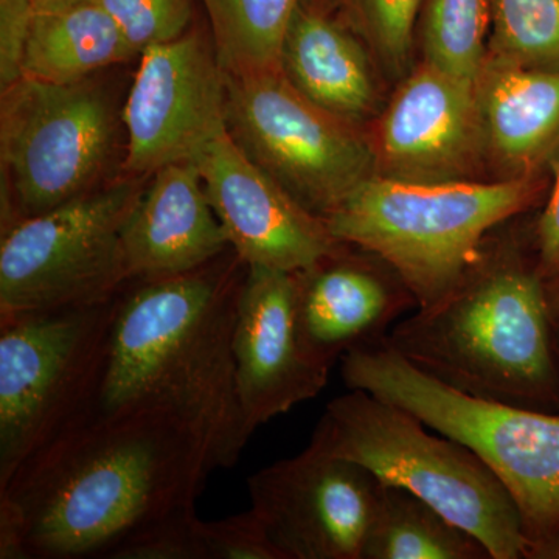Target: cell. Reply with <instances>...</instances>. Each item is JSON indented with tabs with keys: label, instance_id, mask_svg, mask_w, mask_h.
I'll return each instance as SVG.
<instances>
[{
	"label": "cell",
	"instance_id": "20",
	"mask_svg": "<svg viewBox=\"0 0 559 559\" xmlns=\"http://www.w3.org/2000/svg\"><path fill=\"white\" fill-rule=\"evenodd\" d=\"M135 55L95 0H35L22 76L53 84L80 83Z\"/></svg>",
	"mask_w": 559,
	"mask_h": 559
},
{
	"label": "cell",
	"instance_id": "23",
	"mask_svg": "<svg viewBox=\"0 0 559 559\" xmlns=\"http://www.w3.org/2000/svg\"><path fill=\"white\" fill-rule=\"evenodd\" d=\"M487 57L559 72V0H488Z\"/></svg>",
	"mask_w": 559,
	"mask_h": 559
},
{
	"label": "cell",
	"instance_id": "3",
	"mask_svg": "<svg viewBox=\"0 0 559 559\" xmlns=\"http://www.w3.org/2000/svg\"><path fill=\"white\" fill-rule=\"evenodd\" d=\"M441 299L390 330L388 344L451 388L514 406L559 412L557 323L536 259L492 246Z\"/></svg>",
	"mask_w": 559,
	"mask_h": 559
},
{
	"label": "cell",
	"instance_id": "13",
	"mask_svg": "<svg viewBox=\"0 0 559 559\" xmlns=\"http://www.w3.org/2000/svg\"><path fill=\"white\" fill-rule=\"evenodd\" d=\"M194 164L230 248L248 266L304 271L344 248L325 221L261 170L229 130L221 132Z\"/></svg>",
	"mask_w": 559,
	"mask_h": 559
},
{
	"label": "cell",
	"instance_id": "24",
	"mask_svg": "<svg viewBox=\"0 0 559 559\" xmlns=\"http://www.w3.org/2000/svg\"><path fill=\"white\" fill-rule=\"evenodd\" d=\"M426 61L477 80L487 60L488 0H425Z\"/></svg>",
	"mask_w": 559,
	"mask_h": 559
},
{
	"label": "cell",
	"instance_id": "4",
	"mask_svg": "<svg viewBox=\"0 0 559 559\" xmlns=\"http://www.w3.org/2000/svg\"><path fill=\"white\" fill-rule=\"evenodd\" d=\"M340 362L347 389L395 404L473 451L516 503L532 558H549L559 543V412L451 388L419 370L388 341L352 349Z\"/></svg>",
	"mask_w": 559,
	"mask_h": 559
},
{
	"label": "cell",
	"instance_id": "27",
	"mask_svg": "<svg viewBox=\"0 0 559 559\" xmlns=\"http://www.w3.org/2000/svg\"><path fill=\"white\" fill-rule=\"evenodd\" d=\"M197 509L180 511L124 540L109 559H204Z\"/></svg>",
	"mask_w": 559,
	"mask_h": 559
},
{
	"label": "cell",
	"instance_id": "14",
	"mask_svg": "<svg viewBox=\"0 0 559 559\" xmlns=\"http://www.w3.org/2000/svg\"><path fill=\"white\" fill-rule=\"evenodd\" d=\"M234 356L238 401L250 433L325 389L331 367L301 337L293 272L248 266Z\"/></svg>",
	"mask_w": 559,
	"mask_h": 559
},
{
	"label": "cell",
	"instance_id": "15",
	"mask_svg": "<svg viewBox=\"0 0 559 559\" xmlns=\"http://www.w3.org/2000/svg\"><path fill=\"white\" fill-rule=\"evenodd\" d=\"M373 150L388 178L468 179L485 153L477 80L425 60L390 102Z\"/></svg>",
	"mask_w": 559,
	"mask_h": 559
},
{
	"label": "cell",
	"instance_id": "12",
	"mask_svg": "<svg viewBox=\"0 0 559 559\" xmlns=\"http://www.w3.org/2000/svg\"><path fill=\"white\" fill-rule=\"evenodd\" d=\"M123 123V167L153 176L178 162H194L227 130V73L215 47L198 33L142 51Z\"/></svg>",
	"mask_w": 559,
	"mask_h": 559
},
{
	"label": "cell",
	"instance_id": "2",
	"mask_svg": "<svg viewBox=\"0 0 559 559\" xmlns=\"http://www.w3.org/2000/svg\"><path fill=\"white\" fill-rule=\"evenodd\" d=\"M246 274L248 264L230 248L200 270L131 280L100 381L76 426L140 407L182 412L207 426L231 468L252 437L238 401L234 356Z\"/></svg>",
	"mask_w": 559,
	"mask_h": 559
},
{
	"label": "cell",
	"instance_id": "9",
	"mask_svg": "<svg viewBox=\"0 0 559 559\" xmlns=\"http://www.w3.org/2000/svg\"><path fill=\"white\" fill-rule=\"evenodd\" d=\"M142 180H116L2 231L0 314L86 307L131 282L123 227Z\"/></svg>",
	"mask_w": 559,
	"mask_h": 559
},
{
	"label": "cell",
	"instance_id": "17",
	"mask_svg": "<svg viewBox=\"0 0 559 559\" xmlns=\"http://www.w3.org/2000/svg\"><path fill=\"white\" fill-rule=\"evenodd\" d=\"M123 249L131 280L186 274L230 249L194 162L154 173L124 223Z\"/></svg>",
	"mask_w": 559,
	"mask_h": 559
},
{
	"label": "cell",
	"instance_id": "11",
	"mask_svg": "<svg viewBox=\"0 0 559 559\" xmlns=\"http://www.w3.org/2000/svg\"><path fill=\"white\" fill-rule=\"evenodd\" d=\"M382 484L312 440L248 479L250 509L282 559H362Z\"/></svg>",
	"mask_w": 559,
	"mask_h": 559
},
{
	"label": "cell",
	"instance_id": "16",
	"mask_svg": "<svg viewBox=\"0 0 559 559\" xmlns=\"http://www.w3.org/2000/svg\"><path fill=\"white\" fill-rule=\"evenodd\" d=\"M344 248L293 272L301 337L331 369L352 349L388 340L406 312L418 308L406 283L384 260L371 252L366 260L345 257Z\"/></svg>",
	"mask_w": 559,
	"mask_h": 559
},
{
	"label": "cell",
	"instance_id": "28",
	"mask_svg": "<svg viewBox=\"0 0 559 559\" xmlns=\"http://www.w3.org/2000/svg\"><path fill=\"white\" fill-rule=\"evenodd\" d=\"M204 559H282L255 511L200 522Z\"/></svg>",
	"mask_w": 559,
	"mask_h": 559
},
{
	"label": "cell",
	"instance_id": "29",
	"mask_svg": "<svg viewBox=\"0 0 559 559\" xmlns=\"http://www.w3.org/2000/svg\"><path fill=\"white\" fill-rule=\"evenodd\" d=\"M554 187L535 229L536 264L546 288L551 316L559 323V148Z\"/></svg>",
	"mask_w": 559,
	"mask_h": 559
},
{
	"label": "cell",
	"instance_id": "21",
	"mask_svg": "<svg viewBox=\"0 0 559 559\" xmlns=\"http://www.w3.org/2000/svg\"><path fill=\"white\" fill-rule=\"evenodd\" d=\"M362 559H491L488 550L439 510L406 489L382 487Z\"/></svg>",
	"mask_w": 559,
	"mask_h": 559
},
{
	"label": "cell",
	"instance_id": "26",
	"mask_svg": "<svg viewBox=\"0 0 559 559\" xmlns=\"http://www.w3.org/2000/svg\"><path fill=\"white\" fill-rule=\"evenodd\" d=\"M425 0H353L374 47L390 68L400 70L411 57L415 21Z\"/></svg>",
	"mask_w": 559,
	"mask_h": 559
},
{
	"label": "cell",
	"instance_id": "5",
	"mask_svg": "<svg viewBox=\"0 0 559 559\" xmlns=\"http://www.w3.org/2000/svg\"><path fill=\"white\" fill-rule=\"evenodd\" d=\"M535 180L417 182L371 175L323 218L337 241L384 260L418 308L441 299L496 227L532 205Z\"/></svg>",
	"mask_w": 559,
	"mask_h": 559
},
{
	"label": "cell",
	"instance_id": "8",
	"mask_svg": "<svg viewBox=\"0 0 559 559\" xmlns=\"http://www.w3.org/2000/svg\"><path fill=\"white\" fill-rule=\"evenodd\" d=\"M116 142L106 95L84 80L21 76L2 91L0 159L7 176L2 231L100 189Z\"/></svg>",
	"mask_w": 559,
	"mask_h": 559
},
{
	"label": "cell",
	"instance_id": "19",
	"mask_svg": "<svg viewBox=\"0 0 559 559\" xmlns=\"http://www.w3.org/2000/svg\"><path fill=\"white\" fill-rule=\"evenodd\" d=\"M280 69L305 97L341 119L355 123L373 109L374 84L362 47L319 11L297 9Z\"/></svg>",
	"mask_w": 559,
	"mask_h": 559
},
{
	"label": "cell",
	"instance_id": "1",
	"mask_svg": "<svg viewBox=\"0 0 559 559\" xmlns=\"http://www.w3.org/2000/svg\"><path fill=\"white\" fill-rule=\"evenodd\" d=\"M215 437L173 409L140 407L76 426L0 488V558L109 559L124 540L193 510Z\"/></svg>",
	"mask_w": 559,
	"mask_h": 559
},
{
	"label": "cell",
	"instance_id": "22",
	"mask_svg": "<svg viewBox=\"0 0 559 559\" xmlns=\"http://www.w3.org/2000/svg\"><path fill=\"white\" fill-rule=\"evenodd\" d=\"M224 72L250 75L280 69L283 43L301 0H202Z\"/></svg>",
	"mask_w": 559,
	"mask_h": 559
},
{
	"label": "cell",
	"instance_id": "18",
	"mask_svg": "<svg viewBox=\"0 0 559 559\" xmlns=\"http://www.w3.org/2000/svg\"><path fill=\"white\" fill-rule=\"evenodd\" d=\"M485 153L509 178H530L559 148V72L487 57L477 76Z\"/></svg>",
	"mask_w": 559,
	"mask_h": 559
},
{
	"label": "cell",
	"instance_id": "31",
	"mask_svg": "<svg viewBox=\"0 0 559 559\" xmlns=\"http://www.w3.org/2000/svg\"><path fill=\"white\" fill-rule=\"evenodd\" d=\"M549 558H559V543L550 550Z\"/></svg>",
	"mask_w": 559,
	"mask_h": 559
},
{
	"label": "cell",
	"instance_id": "30",
	"mask_svg": "<svg viewBox=\"0 0 559 559\" xmlns=\"http://www.w3.org/2000/svg\"><path fill=\"white\" fill-rule=\"evenodd\" d=\"M35 0H0V90L22 76L25 44L31 33Z\"/></svg>",
	"mask_w": 559,
	"mask_h": 559
},
{
	"label": "cell",
	"instance_id": "32",
	"mask_svg": "<svg viewBox=\"0 0 559 559\" xmlns=\"http://www.w3.org/2000/svg\"><path fill=\"white\" fill-rule=\"evenodd\" d=\"M557 358H558V371H559V323L557 325Z\"/></svg>",
	"mask_w": 559,
	"mask_h": 559
},
{
	"label": "cell",
	"instance_id": "6",
	"mask_svg": "<svg viewBox=\"0 0 559 559\" xmlns=\"http://www.w3.org/2000/svg\"><path fill=\"white\" fill-rule=\"evenodd\" d=\"M312 440L425 500L479 540L491 559L532 558L520 510L502 481L473 451L430 433L411 412L348 389L326 404Z\"/></svg>",
	"mask_w": 559,
	"mask_h": 559
},
{
	"label": "cell",
	"instance_id": "25",
	"mask_svg": "<svg viewBox=\"0 0 559 559\" xmlns=\"http://www.w3.org/2000/svg\"><path fill=\"white\" fill-rule=\"evenodd\" d=\"M135 53L186 35L193 0H95Z\"/></svg>",
	"mask_w": 559,
	"mask_h": 559
},
{
	"label": "cell",
	"instance_id": "7",
	"mask_svg": "<svg viewBox=\"0 0 559 559\" xmlns=\"http://www.w3.org/2000/svg\"><path fill=\"white\" fill-rule=\"evenodd\" d=\"M123 289L86 307L0 314V488L86 414Z\"/></svg>",
	"mask_w": 559,
	"mask_h": 559
},
{
	"label": "cell",
	"instance_id": "10",
	"mask_svg": "<svg viewBox=\"0 0 559 559\" xmlns=\"http://www.w3.org/2000/svg\"><path fill=\"white\" fill-rule=\"evenodd\" d=\"M227 130L261 170L320 218L377 165L355 123L305 97L282 69L227 75Z\"/></svg>",
	"mask_w": 559,
	"mask_h": 559
}]
</instances>
